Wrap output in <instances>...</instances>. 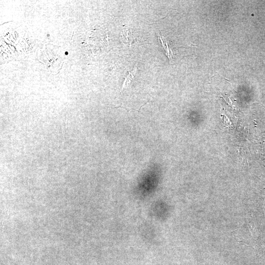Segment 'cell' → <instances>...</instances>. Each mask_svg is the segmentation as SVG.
<instances>
[{"label": "cell", "mask_w": 265, "mask_h": 265, "mask_svg": "<svg viewBox=\"0 0 265 265\" xmlns=\"http://www.w3.org/2000/svg\"><path fill=\"white\" fill-rule=\"evenodd\" d=\"M264 212H265V203H264Z\"/></svg>", "instance_id": "cell-2"}, {"label": "cell", "mask_w": 265, "mask_h": 265, "mask_svg": "<svg viewBox=\"0 0 265 265\" xmlns=\"http://www.w3.org/2000/svg\"><path fill=\"white\" fill-rule=\"evenodd\" d=\"M248 228L252 234V236L255 238L257 236V230L256 225L254 222L251 221V219H247Z\"/></svg>", "instance_id": "cell-1"}]
</instances>
